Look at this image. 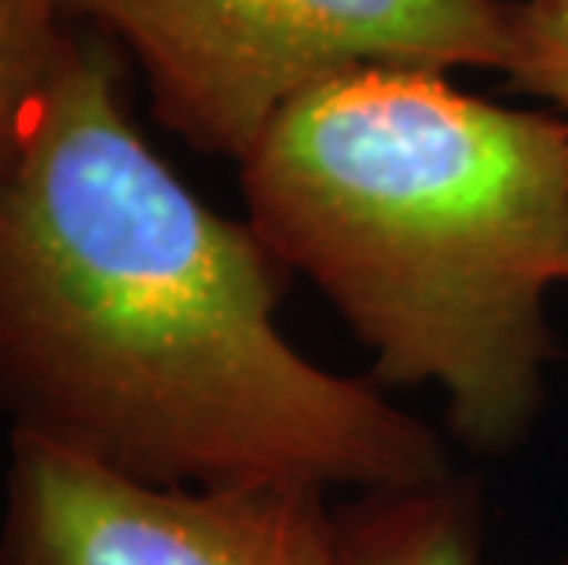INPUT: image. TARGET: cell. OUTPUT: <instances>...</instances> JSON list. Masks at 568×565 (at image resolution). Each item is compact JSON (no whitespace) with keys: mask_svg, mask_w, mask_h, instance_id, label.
Masks as SVG:
<instances>
[{"mask_svg":"<svg viewBox=\"0 0 568 565\" xmlns=\"http://www.w3.org/2000/svg\"><path fill=\"white\" fill-rule=\"evenodd\" d=\"M275 269L151 151L111 56L70 38L0 140L11 434L165 488L452 477L437 430L290 345Z\"/></svg>","mask_w":568,"mask_h":565,"instance_id":"6da1fadb","label":"cell"},{"mask_svg":"<svg viewBox=\"0 0 568 565\" xmlns=\"http://www.w3.org/2000/svg\"><path fill=\"white\" fill-rule=\"evenodd\" d=\"M239 180L246 224L371 349L374 379L437 390L469 452L521 448L568 286L561 114L447 70L356 67L286 103Z\"/></svg>","mask_w":568,"mask_h":565,"instance_id":"7a4b0ae2","label":"cell"},{"mask_svg":"<svg viewBox=\"0 0 568 565\" xmlns=\"http://www.w3.org/2000/svg\"><path fill=\"white\" fill-rule=\"evenodd\" d=\"M136 59L159 122L243 159L264 125L356 67L499 70L514 0H63Z\"/></svg>","mask_w":568,"mask_h":565,"instance_id":"3957f363","label":"cell"},{"mask_svg":"<svg viewBox=\"0 0 568 565\" xmlns=\"http://www.w3.org/2000/svg\"><path fill=\"white\" fill-rule=\"evenodd\" d=\"M0 565H342L305 485L165 488L11 434Z\"/></svg>","mask_w":568,"mask_h":565,"instance_id":"277c9868","label":"cell"},{"mask_svg":"<svg viewBox=\"0 0 568 565\" xmlns=\"http://www.w3.org/2000/svg\"><path fill=\"white\" fill-rule=\"evenodd\" d=\"M334 511L342 565H480V500L458 474L359 492Z\"/></svg>","mask_w":568,"mask_h":565,"instance_id":"5b68a950","label":"cell"},{"mask_svg":"<svg viewBox=\"0 0 568 565\" xmlns=\"http://www.w3.org/2000/svg\"><path fill=\"white\" fill-rule=\"evenodd\" d=\"M63 0H0V140L44 89L67 48Z\"/></svg>","mask_w":568,"mask_h":565,"instance_id":"8992f818","label":"cell"},{"mask_svg":"<svg viewBox=\"0 0 568 565\" xmlns=\"http://www.w3.org/2000/svg\"><path fill=\"white\" fill-rule=\"evenodd\" d=\"M514 52L506 78L568 125V0H514Z\"/></svg>","mask_w":568,"mask_h":565,"instance_id":"52a82bcc","label":"cell"},{"mask_svg":"<svg viewBox=\"0 0 568 565\" xmlns=\"http://www.w3.org/2000/svg\"><path fill=\"white\" fill-rule=\"evenodd\" d=\"M561 565H568V558H565V562H561Z\"/></svg>","mask_w":568,"mask_h":565,"instance_id":"ba28073f","label":"cell"}]
</instances>
